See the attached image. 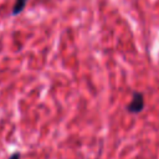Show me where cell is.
Masks as SVG:
<instances>
[{"mask_svg": "<svg viewBox=\"0 0 159 159\" xmlns=\"http://www.w3.org/2000/svg\"><path fill=\"white\" fill-rule=\"evenodd\" d=\"M144 106H145L144 94L142 92H133L132 101L127 106V111L133 113V114H138L144 109Z\"/></svg>", "mask_w": 159, "mask_h": 159, "instance_id": "obj_1", "label": "cell"}, {"mask_svg": "<svg viewBox=\"0 0 159 159\" xmlns=\"http://www.w3.org/2000/svg\"><path fill=\"white\" fill-rule=\"evenodd\" d=\"M26 4H27V0H15L14 6H12V10H11V15L16 16V15L21 14L24 11Z\"/></svg>", "mask_w": 159, "mask_h": 159, "instance_id": "obj_2", "label": "cell"}, {"mask_svg": "<svg viewBox=\"0 0 159 159\" xmlns=\"http://www.w3.org/2000/svg\"><path fill=\"white\" fill-rule=\"evenodd\" d=\"M9 159H20V153H19V152L12 153V154L10 155V158H9Z\"/></svg>", "mask_w": 159, "mask_h": 159, "instance_id": "obj_3", "label": "cell"}]
</instances>
